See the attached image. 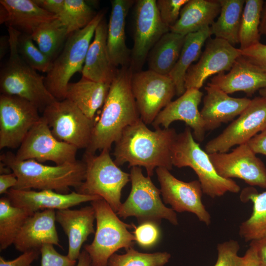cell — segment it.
Listing matches in <instances>:
<instances>
[{
    "instance_id": "6da1fadb",
    "label": "cell",
    "mask_w": 266,
    "mask_h": 266,
    "mask_svg": "<svg viewBox=\"0 0 266 266\" xmlns=\"http://www.w3.org/2000/svg\"><path fill=\"white\" fill-rule=\"evenodd\" d=\"M177 133L173 128L150 130L141 119L127 127L115 144L114 162L143 166L151 177L158 167L172 168L171 151Z\"/></svg>"
},
{
    "instance_id": "7a4b0ae2",
    "label": "cell",
    "mask_w": 266,
    "mask_h": 266,
    "mask_svg": "<svg viewBox=\"0 0 266 266\" xmlns=\"http://www.w3.org/2000/svg\"><path fill=\"white\" fill-rule=\"evenodd\" d=\"M133 70L121 67L111 82L99 120L95 123L91 139L85 152L110 150L124 130L140 119L131 86Z\"/></svg>"
},
{
    "instance_id": "3957f363",
    "label": "cell",
    "mask_w": 266,
    "mask_h": 266,
    "mask_svg": "<svg viewBox=\"0 0 266 266\" xmlns=\"http://www.w3.org/2000/svg\"><path fill=\"white\" fill-rule=\"evenodd\" d=\"M0 162L16 175V190H50L68 194L70 188L76 190L85 177L86 165L83 161L54 166L43 165L33 160H19L11 152L3 153Z\"/></svg>"
},
{
    "instance_id": "277c9868",
    "label": "cell",
    "mask_w": 266,
    "mask_h": 266,
    "mask_svg": "<svg viewBox=\"0 0 266 266\" xmlns=\"http://www.w3.org/2000/svg\"><path fill=\"white\" fill-rule=\"evenodd\" d=\"M10 43L9 55L0 71L1 94L14 96L33 104L39 111L57 100L47 89L44 77L28 65L20 56L17 40L20 32L8 28Z\"/></svg>"
},
{
    "instance_id": "5b68a950",
    "label": "cell",
    "mask_w": 266,
    "mask_h": 266,
    "mask_svg": "<svg viewBox=\"0 0 266 266\" xmlns=\"http://www.w3.org/2000/svg\"><path fill=\"white\" fill-rule=\"evenodd\" d=\"M171 161L173 166L178 168H191L198 177L203 193L211 198L240 190L236 182L218 174L209 154L195 141L189 127L177 134L172 148Z\"/></svg>"
},
{
    "instance_id": "8992f818",
    "label": "cell",
    "mask_w": 266,
    "mask_h": 266,
    "mask_svg": "<svg viewBox=\"0 0 266 266\" xmlns=\"http://www.w3.org/2000/svg\"><path fill=\"white\" fill-rule=\"evenodd\" d=\"M104 16V13L100 11L87 26L70 34L61 51L53 60L44 82L48 91L57 100L65 99L71 78L76 72L81 73L96 29Z\"/></svg>"
},
{
    "instance_id": "52a82bcc",
    "label": "cell",
    "mask_w": 266,
    "mask_h": 266,
    "mask_svg": "<svg viewBox=\"0 0 266 266\" xmlns=\"http://www.w3.org/2000/svg\"><path fill=\"white\" fill-rule=\"evenodd\" d=\"M91 204L95 211L96 231L92 242L85 245L84 249L91 258L92 266H108L109 258L117 250L133 247L135 237L128 229L134 225L122 221L103 199Z\"/></svg>"
},
{
    "instance_id": "ba28073f",
    "label": "cell",
    "mask_w": 266,
    "mask_h": 266,
    "mask_svg": "<svg viewBox=\"0 0 266 266\" xmlns=\"http://www.w3.org/2000/svg\"><path fill=\"white\" fill-rule=\"evenodd\" d=\"M109 150L103 149L99 155L85 152V177L76 192L101 197L116 213L122 204V189L131 178L130 174L122 170L112 159Z\"/></svg>"
},
{
    "instance_id": "9c48e42d",
    "label": "cell",
    "mask_w": 266,
    "mask_h": 266,
    "mask_svg": "<svg viewBox=\"0 0 266 266\" xmlns=\"http://www.w3.org/2000/svg\"><path fill=\"white\" fill-rule=\"evenodd\" d=\"M130 174L131 190L116 212L117 215L124 219L135 217L139 224L151 222L159 225L164 219L172 225H178L176 213L163 203L161 191L152 182L151 177L145 176L139 166L132 167Z\"/></svg>"
},
{
    "instance_id": "30bf717a",
    "label": "cell",
    "mask_w": 266,
    "mask_h": 266,
    "mask_svg": "<svg viewBox=\"0 0 266 266\" xmlns=\"http://www.w3.org/2000/svg\"><path fill=\"white\" fill-rule=\"evenodd\" d=\"M42 112V116L56 138L78 149L88 147L95 122L71 101L67 99L56 100Z\"/></svg>"
},
{
    "instance_id": "8fae6325",
    "label": "cell",
    "mask_w": 266,
    "mask_h": 266,
    "mask_svg": "<svg viewBox=\"0 0 266 266\" xmlns=\"http://www.w3.org/2000/svg\"><path fill=\"white\" fill-rule=\"evenodd\" d=\"M131 86L140 119L146 125L152 124L176 94L175 85L169 75L150 69L133 72Z\"/></svg>"
},
{
    "instance_id": "7c38bea8",
    "label": "cell",
    "mask_w": 266,
    "mask_h": 266,
    "mask_svg": "<svg viewBox=\"0 0 266 266\" xmlns=\"http://www.w3.org/2000/svg\"><path fill=\"white\" fill-rule=\"evenodd\" d=\"M78 148L56 138L46 121L41 116L19 147L16 157L19 160L51 161L56 165L76 162Z\"/></svg>"
},
{
    "instance_id": "4fadbf2b",
    "label": "cell",
    "mask_w": 266,
    "mask_h": 266,
    "mask_svg": "<svg viewBox=\"0 0 266 266\" xmlns=\"http://www.w3.org/2000/svg\"><path fill=\"white\" fill-rule=\"evenodd\" d=\"M133 29V45L130 66L136 72L141 70L151 49L170 30L161 20L155 0L136 1Z\"/></svg>"
},
{
    "instance_id": "5bb4252c",
    "label": "cell",
    "mask_w": 266,
    "mask_h": 266,
    "mask_svg": "<svg viewBox=\"0 0 266 266\" xmlns=\"http://www.w3.org/2000/svg\"><path fill=\"white\" fill-rule=\"evenodd\" d=\"M266 128V99L257 97L221 133L206 144L205 151L208 154L227 152L236 145L247 143Z\"/></svg>"
},
{
    "instance_id": "9a60e30c",
    "label": "cell",
    "mask_w": 266,
    "mask_h": 266,
    "mask_svg": "<svg viewBox=\"0 0 266 266\" xmlns=\"http://www.w3.org/2000/svg\"><path fill=\"white\" fill-rule=\"evenodd\" d=\"M38 109L29 101L14 96H0V149L19 147L40 119Z\"/></svg>"
},
{
    "instance_id": "2e32d148",
    "label": "cell",
    "mask_w": 266,
    "mask_h": 266,
    "mask_svg": "<svg viewBox=\"0 0 266 266\" xmlns=\"http://www.w3.org/2000/svg\"><path fill=\"white\" fill-rule=\"evenodd\" d=\"M209 157L221 177L239 178L251 186L266 189V166L247 143L231 152L214 153Z\"/></svg>"
},
{
    "instance_id": "e0dca14e",
    "label": "cell",
    "mask_w": 266,
    "mask_h": 266,
    "mask_svg": "<svg viewBox=\"0 0 266 266\" xmlns=\"http://www.w3.org/2000/svg\"><path fill=\"white\" fill-rule=\"evenodd\" d=\"M156 172L165 203L169 204L175 212L194 213L206 225L210 224L211 216L202 202L203 192L198 180L184 182L164 167L157 168Z\"/></svg>"
},
{
    "instance_id": "ac0fdd59",
    "label": "cell",
    "mask_w": 266,
    "mask_h": 266,
    "mask_svg": "<svg viewBox=\"0 0 266 266\" xmlns=\"http://www.w3.org/2000/svg\"><path fill=\"white\" fill-rule=\"evenodd\" d=\"M241 51L222 39L209 38L198 62L189 68L185 77L186 89H199L210 76L229 71Z\"/></svg>"
},
{
    "instance_id": "d6986e66",
    "label": "cell",
    "mask_w": 266,
    "mask_h": 266,
    "mask_svg": "<svg viewBox=\"0 0 266 266\" xmlns=\"http://www.w3.org/2000/svg\"><path fill=\"white\" fill-rule=\"evenodd\" d=\"M203 94L199 89H188L176 100L171 101L158 114L152 124L156 129L168 128L176 121H181L193 131L195 140L202 142L206 130L199 105Z\"/></svg>"
},
{
    "instance_id": "ffe728a7",
    "label": "cell",
    "mask_w": 266,
    "mask_h": 266,
    "mask_svg": "<svg viewBox=\"0 0 266 266\" xmlns=\"http://www.w3.org/2000/svg\"><path fill=\"white\" fill-rule=\"evenodd\" d=\"M14 206L23 208L30 214L45 209L69 208L81 203L102 199L97 196L82 194L77 192L61 194L50 190L9 189L5 194Z\"/></svg>"
},
{
    "instance_id": "44dd1931",
    "label": "cell",
    "mask_w": 266,
    "mask_h": 266,
    "mask_svg": "<svg viewBox=\"0 0 266 266\" xmlns=\"http://www.w3.org/2000/svg\"><path fill=\"white\" fill-rule=\"evenodd\" d=\"M206 94L200 111L205 129L213 130L222 123L232 121L248 106L251 100L247 98H233L218 87L208 83L205 87Z\"/></svg>"
},
{
    "instance_id": "7402d4cb",
    "label": "cell",
    "mask_w": 266,
    "mask_h": 266,
    "mask_svg": "<svg viewBox=\"0 0 266 266\" xmlns=\"http://www.w3.org/2000/svg\"><path fill=\"white\" fill-rule=\"evenodd\" d=\"M56 211L45 209L36 211L26 219L19 232L13 244L22 253L40 250L45 244L62 246L56 226Z\"/></svg>"
},
{
    "instance_id": "603a6c76",
    "label": "cell",
    "mask_w": 266,
    "mask_h": 266,
    "mask_svg": "<svg viewBox=\"0 0 266 266\" xmlns=\"http://www.w3.org/2000/svg\"><path fill=\"white\" fill-rule=\"evenodd\" d=\"M210 80L211 84L228 95L242 91L251 96L266 87V73L242 55L236 59L228 73H219Z\"/></svg>"
},
{
    "instance_id": "cb8c5ba5",
    "label": "cell",
    "mask_w": 266,
    "mask_h": 266,
    "mask_svg": "<svg viewBox=\"0 0 266 266\" xmlns=\"http://www.w3.org/2000/svg\"><path fill=\"white\" fill-rule=\"evenodd\" d=\"M95 219V211L92 205L79 209L66 208L56 211V221L67 236V256L70 259L78 260L83 244L89 235L95 233L94 228Z\"/></svg>"
},
{
    "instance_id": "d4e9b609",
    "label": "cell",
    "mask_w": 266,
    "mask_h": 266,
    "mask_svg": "<svg viewBox=\"0 0 266 266\" xmlns=\"http://www.w3.org/2000/svg\"><path fill=\"white\" fill-rule=\"evenodd\" d=\"M107 37V24L104 18L96 29L81 73L83 77L91 80L110 85L118 69L110 61Z\"/></svg>"
},
{
    "instance_id": "484cf974",
    "label": "cell",
    "mask_w": 266,
    "mask_h": 266,
    "mask_svg": "<svg viewBox=\"0 0 266 266\" xmlns=\"http://www.w3.org/2000/svg\"><path fill=\"white\" fill-rule=\"evenodd\" d=\"M57 18L40 7L33 0H0V23L21 33L31 35L41 24Z\"/></svg>"
},
{
    "instance_id": "4316f807",
    "label": "cell",
    "mask_w": 266,
    "mask_h": 266,
    "mask_svg": "<svg viewBox=\"0 0 266 266\" xmlns=\"http://www.w3.org/2000/svg\"><path fill=\"white\" fill-rule=\"evenodd\" d=\"M134 2L133 0H111L107 46L110 61L117 68L130 66L131 64V50L126 44L125 26L127 14Z\"/></svg>"
},
{
    "instance_id": "83f0119b",
    "label": "cell",
    "mask_w": 266,
    "mask_h": 266,
    "mask_svg": "<svg viewBox=\"0 0 266 266\" xmlns=\"http://www.w3.org/2000/svg\"><path fill=\"white\" fill-rule=\"evenodd\" d=\"M220 8L219 0H189L170 31L185 36L210 27L219 14Z\"/></svg>"
},
{
    "instance_id": "f1b7e54d",
    "label": "cell",
    "mask_w": 266,
    "mask_h": 266,
    "mask_svg": "<svg viewBox=\"0 0 266 266\" xmlns=\"http://www.w3.org/2000/svg\"><path fill=\"white\" fill-rule=\"evenodd\" d=\"M110 86L82 76L78 81L69 83L65 99L71 101L88 118L94 120L97 111L105 102Z\"/></svg>"
},
{
    "instance_id": "f546056e",
    "label": "cell",
    "mask_w": 266,
    "mask_h": 266,
    "mask_svg": "<svg viewBox=\"0 0 266 266\" xmlns=\"http://www.w3.org/2000/svg\"><path fill=\"white\" fill-rule=\"evenodd\" d=\"M211 35L210 27L185 35L179 59L168 75L175 85L177 96L185 92V77L187 71L194 62L199 60L202 47Z\"/></svg>"
},
{
    "instance_id": "4dcf8cb0",
    "label": "cell",
    "mask_w": 266,
    "mask_h": 266,
    "mask_svg": "<svg viewBox=\"0 0 266 266\" xmlns=\"http://www.w3.org/2000/svg\"><path fill=\"white\" fill-rule=\"evenodd\" d=\"M185 37L171 31L165 33L148 55L149 69L168 75L179 59Z\"/></svg>"
},
{
    "instance_id": "1f68e13d",
    "label": "cell",
    "mask_w": 266,
    "mask_h": 266,
    "mask_svg": "<svg viewBox=\"0 0 266 266\" xmlns=\"http://www.w3.org/2000/svg\"><path fill=\"white\" fill-rule=\"evenodd\" d=\"M243 202L251 200L252 212L239 226V234L246 242H251L266 236V191L259 193L253 187L245 188L240 194Z\"/></svg>"
},
{
    "instance_id": "d6a6232c",
    "label": "cell",
    "mask_w": 266,
    "mask_h": 266,
    "mask_svg": "<svg viewBox=\"0 0 266 266\" xmlns=\"http://www.w3.org/2000/svg\"><path fill=\"white\" fill-rule=\"evenodd\" d=\"M245 0H219V16L210 26L211 35L234 46L239 43V32Z\"/></svg>"
},
{
    "instance_id": "836d02e7",
    "label": "cell",
    "mask_w": 266,
    "mask_h": 266,
    "mask_svg": "<svg viewBox=\"0 0 266 266\" xmlns=\"http://www.w3.org/2000/svg\"><path fill=\"white\" fill-rule=\"evenodd\" d=\"M31 36L39 49L53 61L69 35L66 27L57 18L40 25Z\"/></svg>"
},
{
    "instance_id": "e575fe53",
    "label": "cell",
    "mask_w": 266,
    "mask_h": 266,
    "mask_svg": "<svg viewBox=\"0 0 266 266\" xmlns=\"http://www.w3.org/2000/svg\"><path fill=\"white\" fill-rule=\"evenodd\" d=\"M31 214L13 206L6 197L0 199V250L12 244L27 218Z\"/></svg>"
},
{
    "instance_id": "d590c367",
    "label": "cell",
    "mask_w": 266,
    "mask_h": 266,
    "mask_svg": "<svg viewBox=\"0 0 266 266\" xmlns=\"http://www.w3.org/2000/svg\"><path fill=\"white\" fill-rule=\"evenodd\" d=\"M264 3L263 0H245L239 32L241 50L260 42V26Z\"/></svg>"
},
{
    "instance_id": "8d00e7d4",
    "label": "cell",
    "mask_w": 266,
    "mask_h": 266,
    "mask_svg": "<svg viewBox=\"0 0 266 266\" xmlns=\"http://www.w3.org/2000/svg\"><path fill=\"white\" fill-rule=\"evenodd\" d=\"M97 13L83 0H65L63 10L58 18L65 25L68 35L87 26Z\"/></svg>"
},
{
    "instance_id": "74e56055",
    "label": "cell",
    "mask_w": 266,
    "mask_h": 266,
    "mask_svg": "<svg viewBox=\"0 0 266 266\" xmlns=\"http://www.w3.org/2000/svg\"><path fill=\"white\" fill-rule=\"evenodd\" d=\"M124 254L114 253L109 258L108 266H164L171 255L166 252L145 253L131 247Z\"/></svg>"
},
{
    "instance_id": "f35d334b",
    "label": "cell",
    "mask_w": 266,
    "mask_h": 266,
    "mask_svg": "<svg viewBox=\"0 0 266 266\" xmlns=\"http://www.w3.org/2000/svg\"><path fill=\"white\" fill-rule=\"evenodd\" d=\"M17 49L23 60L35 70L47 73L51 69L53 61L35 45L31 35L21 33L18 38Z\"/></svg>"
},
{
    "instance_id": "ab89813d",
    "label": "cell",
    "mask_w": 266,
    "mask_h": 266,
    "mask_svg": "<svg viewBox=\"0 0 266 266\" xmlns=\"http://www.w3.org/2000/svg\"><path fill=\"white\" fill-rule=\"evenodd\" d=\"M239 249V243L233 239L218 244V257L214 266H239L241 260L238 255Z\"/></svg>"
},
{
    "instance_id": "60d3db41",
    "label": "cell",
    "mask_w": 266,
    "mask_h": 266,
    "mask_svg": "<svg viewBox=\"0 0 266 266\" xmlns=\"http://www.w3.org/2000/svg\"><path fill=\"white\" fill-rule=\"evenodd\" d=\"M158 224L151 222H144L136 227L133 234L135 241L143 248H149L155 245L159 240L160 231Z\"/></svg>"
},
{
    "instance_id": "b9f144b4",
    "label": "cell",
    "mask_w": 266,
    "mask_h": 266,
    "mask_svg": "<svg viewBox=\"0 0 266 266\" xmlns=\"http://www.w3.org/2000/svg\"><path fill=\"white\" fill-rule=\"evenodd\" d=\"M189 0H157V7L161 20L169 28L178 20L183 6Z\"/></svg>"
},
{
    "instance_id": "7bdbcfd3",
    "label": "cell",
    "mask_w": 266,
    "mask_h": 266,
    "mask_svg": "<svg viewBox=\"0 0 266 266\" xmlns=\"http://www.w3.org/2000/svg\"><path fill=\"white\" fill-rule=\"evenodd\" d=\"M41 256L40 266H74L76 260L69 258L67 255L60 254L53 245L45 244L40 248Z\"/></svg>"
},
{
    "instance_id": "ee69618b",
    "label": "cell",
    "mask_w": 266,
    "mask_h": 266,
    "mask_svg": "<svg viewBox=\"0 0 266 266\" xmlns=\"http://www.w3.org/2000/svg\"><path fill=\"white\" fill-rule=\"evenodd\" d=\"M241 51L242 56L266 73V44L260 42Z\"/></svg>"
},
{
    "instance_id": "f6af8a7d",
    "label": "cell",
    "mask_w": 266,
    "mask_h": 266,
    "mask_svg": "<svg viewBox=\"0 0 266 266\" xmlns=\"http://www.w3.org/2000/svg\"><path fill=\"white\" fill-rule=\"evenodd\" d=\"M40 254V250H32L22 253L12 260H5L0 256V266H31V264L38 258Z\"/></svg>"
},
{
    "instance_id": "bcb514c9",
    "label": "cell",
    "mask_w": 266,
    "mask_h": 266,
    "mask_svg": "<svg viewBox=\"0 0 266 266\" xmlns=\"http://www.w3.org/2000/svg\"><path fill=\"white\" fill-rule=\"evenodd\" d=\"M40 7L55 15L57 18L62 12L65 0H33Z\"/></svg>"
},
{
    "instance_id": "7dc6e473",
    "label": "cell",
    "mask_w": 266,
    "mask_h": 266,
    "mask_svg": "<svg viewBox=\"0 0 266 266\" xmlns=\"http://www.w3.org/2000/svg\"><path fill=\"white\" fill-rule=\"evenodd\" d=\"M247 143L256 154H261L266 156V128Z\"/></svg>"
},
{
    "instance_id": "c3c4849f",
    "label": "cell",
    "mask_w": 266,
    "mask_h": 266,
    "mask_svg": "<svg viewBox=\"0 0 266 266\" xmlns=\"http://www.w3.org/2000/svg\"><path fill=\"white\" fill-rule=\"evenodd\" d=\"M249 246L254 250L257 260L258 266H266V236L250 242Z\"/></svg>"
},
{
    "instance_id": "681fc988",
    "label": "cell",
    "mask_w": 266,
    "mask_h": 266,
    "mask_svg": "<svg viewBox=\"0 0 266 266\" xmlns=\"http://www.w3.org/2000/svg\"><path fill=\"white\" fill-rule=\"evenodd\" d=\"M17 183L16 175L12 172L0 175V194H6L8 191L13 188Z\"/></svg>"
},
{
    "instance_id": "f907efd6",
    "label": "cell",
    "mask_w": 266,
    "mask_h": 266,
    "mask_svg": "<svg viewBox=\"0 0 266 266\" xmlns=\"http://www.w3.org/2000/svg\"><path fill=\"white\" fill-rule=\"evenodd\" d=\"M239 266H258V260L254 249L250 246L243 257Z\"/></svg>"
},
{
    "instance_id": "816d5d0a",
    "label": "cell",
    "mask_w": 266,
    "mask_h": 266,
    "mask_svg": "<svg viewBox=\"0 0 266 266\" xmlns=\"http://www.w3.org/2000/svg\"><path fill=\"white\" fill-rule=\"evenodd\" d=\"M10 49L8 35H2L0 37V59H2Z\"/></svg>"
},
{
    "instance_id": "f5cc1de1",
    "label": "cell",
    "mask_w": 266,
    "mask_h": 266,
    "mask_svg": "<svg viewBox=\"0 0 266 266\" xmlns=\"http://www.w3.org/2000/svg\"><path fill=\"white\" fill-rule=\"evenodd\" d=\"M77 260V266H92L91 258L84 249L81 252Z\"/></svg>"
},
{
    "instance_id": "db71d44e",
    "label": "cell",
    "mask_w": 266,
    "mask_h": 266,
    "mask_svg": "<svg viewBox=\"0 0 266 266\" xmlns=\"http://www.w3.org/2000/svg\"><path fill=\"white\" fill-rule=\"evenodd\" d=\"M260 32L261 35H264L266 37V0L264 1L263 5L260 26Z\"/></svg>"
},
{
    "instance_id": "11a10c76",
    "label": "cell",
    "mask_w": 266,
    "mask_h": 266,
    "mask_svg": "<svg viewBox=\"0 0 266 266\" xmlns=\"http://www.w3.org/2000/svg\"><path fill=\"white\" fill-rule=\"evenodd\" d=\"M259 93L260 96L266 99V87L260 89Z\"/></svg>"
},
{
    "instance_id": "9f6ffc18",
    "label": "cell",
    "mask_w": 266,
    "mask_h": 266,
    "mask_svg": "<svg viewBox=\"0 0 266 266\" xmlns=\"http://www.w3.org/2000/svg\"></svg>"
}]
</instances>
